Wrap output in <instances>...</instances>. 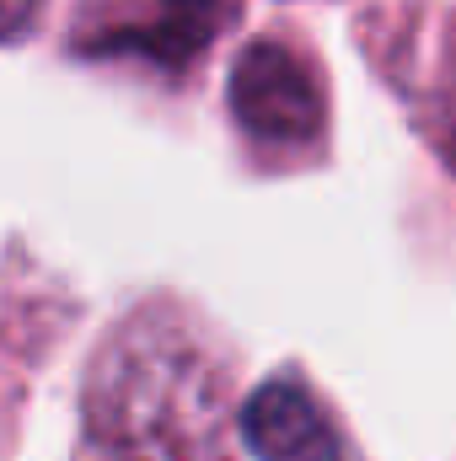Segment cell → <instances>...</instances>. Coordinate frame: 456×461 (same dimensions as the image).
Here are the masks:
<instances>
[{"label": "cell", "instance_id": "1", "mask_svg": "<svg viewBox=\"0 0 456 461\" xmlns=\"http://www.w3.org/2000/svg\"><path fill=\"white\" fill-rule=\"evenodd\" d=\"M92 461H231V370L172 312H134L87 375Z\"/></svg>", "mask_w": 456, "mask_h": 461}, {"label": "cell", "instance_id": "4", "mask_svg": "<svg viewBox=\"0 0 456 461\" xmlns=\"http://www.w3.org/2000/svg\"><path fill=\"white\" fill-rule=\"evenodd\" d=\"M236 429L258 461H349L339 424L323 413V402L301 381H263L242 408Z\"/></svg>", "mask_w": 456, "mask_h": 461}, {"label": "cell", "instance_id": "3", "mask_svg": "<svg viewBox=\"0 0 456 461\" xmlns=\"http://www.w3.org/2000/svg\"><path fill=\"white\" fill-rule=\"evenodd\" d=\"M226 22V0H92V49L140 54L150 65L194 59Z\"/></svg>", "mask_w": 456, "mask_h": 461}, {"label": "cell", "instance_id": "5", "mask_svg": "<svg viewBox=\"0 0 456 461\" xmlns=\"http://www.w3.org/2000/svg\"><path fill=\"white\" fill-rule=\"evenodd\" d=\"M32 11H38V0H0V38H11Z\"/></svg>", "mask_w": 456, "mask_h": 461}, {"label": "cell", "instance_id": "2", "mask_svg": "<svg viewBox=\"0 0 456 461\" xmlns=\"http://www.w3.org/2000/svg\"><path fill=\"white\" fill-rule=\"evenodd\" d=\"M231 113L263 145H306L323 129V92L312 65L274 38L247 43L231 70Z\"/></svg>", "mask_w": 456, "mask_h": 461}]
</instances>
